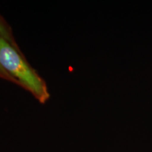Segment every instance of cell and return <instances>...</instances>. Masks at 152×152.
I'll use <instances>...</instances> for the list:
<instances>
[{
	"instance_id": "obj_1",
	"label": "cell",
	"mask_w": 152,
	"mask_h": 152,
	"mask_svg": "<svg viewBox=\"0 0 152 152\" xmlns=\"http://www.w3.org/2000/svg\"><path fill=\"white\" fill-rule=\"evenodd\" d=\"M0 64L18 83L19 86L29 92L40 104L50 98L45 80L28 63L21 50H18L0 37Z\"/></svg>"
},
{
	"instance_id": "obj_3",
	"label": "cell",
	"mask_w": 152,
	"mask_h": 152,
	"mask_svg": "<svg viewBox=\"0 0 152 152\" xmlns=\"http://www.w3.org/2000/svg\"><path fill=\"white\" fill-rule=\"evenodd\" d=\"M0 78L5 80H7L9 82H11V83H14V84H16L19 86L18 82H17L14 77H11V76L5 71L4 68L1 66V64H0Z\"/></svg>"
},
{
	"instance_id": "obj_2",
	"label": "cell",
	"mask_w": 152,
	"mask_h": 152,
	"mask_svg": "<svg viewBox=\"0 0 152 152\" xmlns=\"http://www.w3.org/2000/svg\"><path fill=\"white\" fill-rule=\"evenodd\" d=\"M0 37L3 38L6 41L8 42L15 48L20 50V47L15 39L12 28L1 14H0Z\"/></svg>"
}]
</instances>
